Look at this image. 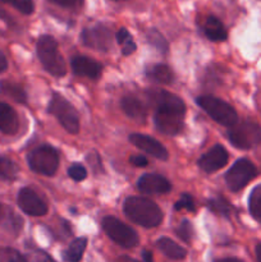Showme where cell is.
Masks as SVG:
<instances>
[{"mask_svg":"<svg viewBox=\"0 0 261 262\" xmlns=\"http://www.w3.org/2000/svg\"><path fill=\"white\" fill-rule=\"evenodd\" d=\"M0 262H27V260L13 248H0Z\"/></svg>","mask_w":261,"mask_h":262,"instance_id":"cell-28","label":"cell"},{"mask_svg":"<svg viewBox=\"0 0 261 262\" xmlns=\"http://www.w3.org/2000/svg\"><path fill=\"white\" fill-rule=\"evenodd\" d=\"M209 209L211 211H214L215 214L223 215V216H229L230 212H232V206L229 205V202L224 199V197H215V199L209 200V204H207Z\"/></svg>","mask_w":261,"mask_h":262,"instance_id":"cell-26","label":"cell"},{"mask_svg":"<svg viewBox=\"0 0 261 262\" xmlns=\"http://www.w3.org/2000/svg\"><path fill=\"white\" fill-rule=\"evenodd\" d=\"M72 69L77 76L87 77L91 79H97L101 76L102 67L101 64L97 63L94 59L89 58V56H74L72 59Z\"/></svg>","mask_w":261,"mask_h":262,"instance_id":"cell-15","label":"cell"},{"mask_svg":"<svg viewBox=\"0 0 261 262\" xmlns=\"http://www.w3.org/2000/svg\"><path fill=\"white\" fill-rule=\"evenodd\" d=\"M142 258L143 262H154V257H153V253L150 251H143L142 252Z\"/></svg>","mask_w":261,"mask_h":262,"instance_id":"cell-36","label":"cell"},{"mask_svg":"<svg viewBox=\"0 0 261 262\" xmlns=\"http://www.w3.org/2000/svg\"><path fill=\"white\" fill-rule=\"evenodd\" d=\"M147 40L148 42L151 43L153 46H155L160 53L165 54L168 51V42L164 38V36L161 35L160 32H158L156 30H151L150 32L147 33Z\"/></svg>","mask_w":261,"mask_h":262,"instance_id":"cell-27","label":"cell"},{"mask_svg":"<svg viewBox=\"0 0 261 262\" xmlns=\"http://www.w3.org/2000/svg\"><path fill=\"white\" fill-rule=\"evenodd\" d=\"M124 214L130 222L145 228H155L163 222V211L151 200L129 197L124 202Z\"/></svg>","mask_w":261,"mask_h":262,"instance_id":"cell-2","label":"cell"},{"mask_svg":"<svg viewBox=\"0 0 261 262\" xmlns=\"http://www.w3.org/2000/svg\"><path fill=\"white\" fill-rule=\"evenodd\" d=\"M256 257H257L258 262H261V245H258L256 247Z\"/></svg>","mask_w":261,"mask_h":262,"instance_id":"cell-39","label":"cell"},{"mask_svg":"<svg viewBox=\"0 0 261 262\" xmlns=\"http://www.w3.org/2000/svg\"><path fill=\"white\" fill-rule=\"evenodd\" d=\"M196 102L219 124L225 125V127H233L237 123V113L224 100L206 95V96L197 97Z\"/></svg>","mask_w":261,"mask_h":262,"instance_id":"cell-5","label":"cell"},{"mask_svg":"<svg viewBox=\"0 0 261 262\" xmlns=\"http://www.w3.org/2000/svg\"><path fill=\"white\" fill-rule=\"evenodd\" d=\"M50 2L60 5V7H72L76 3V0H50Z\"/></svg>","mask_w":261,"mask_h":262,"instance_id":"cell-34","label":"cell"},{"mask_svg":"<svg viewBox=\"0 0 261 262\" xmlns=\"http://www.w3.org/2000/svg\"><path fill=\"white\" fill-rule=\"evenodd\" d=\"M215 262H243V261L238 260V258H234V257H228V258H222V260H217Z\"/></svg>","mask_w":261,"mask_h":262,"instance_id":"cell-38","label":"cell"},{"mask_svg":"<svg viewBox=\"0 0 261 262\" xmlns=\"http://www.w3.org/2000/svg\"><path fill=\"white\" fill-rule=\"evenodd\" d=\"M36 50L46 72L55 77H63L67 73L66 61L59 51L58 43L54 37L49 35L41 36L36 45Z\"/></svg>","mask_w":261,"mask_h":262,"instance_id":"cell-3","label":"cell"},{"mask_svg":"<svg viewBox=\"0 0 261 262\" xmlns=\"http://www.w3.org/2000/svg\"><path fill=\"white\" fill-rule=\"evenodd\" d=\"M129 161L133 164L135 166H138V168H143V166H147L148 161L145 156L141 155H136V156H130Z\"/></svg>","mask_w":261,"mask_h":262,"instance_id":"cell-33","label":"cell"},{"mask_svg":"<svg viewBox=\"0 0 261 262\" xmlns=\"http://www.w3.org/2000/svg\"><path fill=\"white\" fill-rule=\"evenodd\" d=\"M146 74L151 81L160 84H170L174 78L171 69L165 64H155V66L150 67Z\"/></svg>","mask_w":261,"mask_h":262,"instance_id":"cell-20","label":"cell"},{"mask_svg":"<svg viewBox=\"0 0 261 262\" xmlns=\"http://www.w3.org/2000/svg\"><path fill=\"white\" fill-rule=\"evenodd\" d=\"M176 210H188V211H194V202L193 197L189 193H183L181 199L176 202L174 205Z\"/></svg>","mask_w":261,"mask_h":262,"instance_id":"cell-31","label":"cell"},{"mask_svg":"<svg viewBox=\"0 0 261 262\" xmlns=\"http://www.w3.org/2000/svg\"><path fill=\"white\" fill-rule=\"evenodd\" d=\"M117 262H140V261L135 260V258L132 257H128V256H122V257L118 258Z\"/></svg>","mask_w":261,"mask_h":262,"instance_id":"cell-37","label":"cell"},{"mask_svg":"<svg viewBox=\"0 0 261 262\" xmlns=\"http://www.w3.org/2000/svg\"><path fill=\"white\" fill-rule=\"evenodd\" d=\"M120 106L125 115L136 122H145L147 117V107L137 96H133V95L124 96L120 100Z\"/></svg>","mask_w":261,"mask_h":262,"instance_id":"cell-16","label":"cell"},{"mask_svg":"<svg viewBox=\"0 0 261 262\" xmlns=\"http://www.w3.org/2000/svg\"><path fill=\"white\" fill-rule=\"evenodd\" d=\"M87 247V239L84 237L77 238L63 252V258L67 262H79Z\"/></svg>","mask_w":261,"mask_h":262,"instance_id":"cell-21","label":"cell"},{"mask_svg":"<svg viewBox=\"0 0 261 262\" xmlns=\"http://www.w3.org/2000/svg\"><path fill=\"white\" fill-rule=\"evenodd\" d=\"M204 32L206 37L211 41H224L227 38L228 33L224 28L223 23L214 15H210L206 18L204 23Z\"/></svg>","mask_w":261,"mask_h":262,"instance_id":"cell-18","label":"cell"},{"mask_svg":"<svg viewBox=\"0 0 261 262\" xmlns=\"http://www.w3.org/2000/svg\"><path fill=\"white\" fill-rule=\"evenodd\" d=\"M18 206L31 216H42L48 212V205L31 188H22L17 197Z\"/></svg>","mask_w":261,"mask_h":262,"instance_id":"cell-11","label":"cell"},{"mask_svg":"<svg viewBox=\"0 0 261 262\" xmlns=\"http://www.w3.org/2000/svg\"><path fill=\"white\" fill-rule=\"evenodd\" d=\"M18 166L7 156L0 155V178L5 181H14L17 178Z\"/></svg>","mask_w":261,"mask_h":262,"instance_id":"cell-24","label":"cell"},{"mask_svg":"<svg viewBox=\"0 0 261 262\" xmlns=\"http://www.w3.org/2000/svg\"><path fill=\"white\" fill-rule=\"evenodd\" d=\"M0 215H2V206H0Z\"/></svg>","mask_w":261,"mask_h":262,"instance_id":"cell-40","label":"cell"},{"mask_svg":"<svg viewBox=\"0 0 261 262\" xmlns=\"http://www.w3.org/2000/svg\"><path fill=\"white\" fill-rule=\"evenodd\" d=\"M115 2H118V0H115Z\"/></svg>","mask_w":261,"mask_h":262,"instance_id":"cell-41","label":"cell"},{"mask_svg":"<svg viewBox=\"0 0 261 262\" xmlns=\"http://www.w3.org/2000/svg\"><path fill=\"white\" fill-rule=\"evenodd\" d=\"M228 163V152L223 146L216 145L202 155L199 160V166L206 173H214Z\"/></svg>","mask_w":261,"mask_h":262,"instance_id":"cell-14","label":"cell"},{"mask_svg":"<svg viewBox=\"0 0 261 262\" xmlns=\"http://www.w3.org/2000/svg\"><path fill=\"white\" fill-rule=\"evenodd\" d=\"M0 95H4V96L9 97L13 101L19 102V104H25L26 100H27V95L19 84L8 81L0 82Z\"/></svg>","mask_w":261,"mask_h":262,"instance_id":"cell-22","label":"cell"},{"mask_svg":"<svg viewBox=\"0 0 261 262\" xmlns=\"http://www.w3.org/2000/svg\"><path fill=\"white\" fill-rule=\"evenodd\" d=\"M177 235L181 238L182 241H184L186 243H189L191 241L192 234H193V229H192V225L188 220H183V222L179 224V227L177 228Z\"/></svg>","mask_w":261,"mask_h":262,"instance_id":"cell-30","label":"cell"},{"mask_svg":"<svg viewBox=\"0 0 261 262\" xmlns=\"http://www.w3.org/2000/svg\"><path fill=\"white\" fill-rule=\"evenodd\" d=\"M248 207H250V212L253 219L261 223V184L256 186L251 192Z\"/></svg>","mask_w":261,"mask_h":262,"instance_id":"cell-23","label":"cell"},{"mask_svg":"<svg viewBox=\"0 0 261 262\" xmlns=\"http://www.w3.org/2000/svg\"><path fill=\"white\" fill-rule=\"evenodd\" d=\"M146 95L151 106L155 107L154 122L156 128L164 135H178L183 128V118L186 114L183 100L160 89L148 90Z\"/></svg>","mask_w":261,"mask_h":262,"instance_id":"cell-1","label":"cell"},{"mask_svg":"<svg viewBox=\"0 0 261 262\" xmlns=\"http://www.w3.org/2000/svg\"><path fill=\"white\" fill-rule=\"evenodd\" d=\"M27 163L35 173L54 176L59 168L58 151L51 146H40L28 154Z\"/></svg>","mask_w":261,"mask_h":262,"instance_id":"cell-6","label":"cell"},{"mask_svg":"<svg viewBox=\"0 0 261 262\" xmlns=\"http://www.w3.org/2000/svg\"><path fill=\"white\" fill-rule=\"evenodd\" d=\"M81 38L82 42L87 48H91L100 51H107L112 48L113 43L112 31L102 25H97L94 26V27L83 30Z\"/></svg>","mask_w":261,"mask_h":262,"instance_id":"cell-10","label":"cell"},{"mask_svg":"<svg viewBox=\"0 0 261 262\" xmlns=\"http://www.w3.org/2000/svg\"><path fill=\"white\" fill-rule=\"evenodd\" d=\"M101 225L107 237L113 242L117 243V245L122 246V247L132 248L136 247L138 245V242H140V238H138L137 233L132 228L128 227L127 224L118 220L117 217H104L101 222Z\"/></svg>","mask_w":261,"mask_h":262,"instance_id":"cell-8","label":"cell"},{"mask_svg":"<svg viewBox=\"0 0 261 262\" xmlns=\"http://www.w3.org/2000/svg\"><path fill=\"white\" fill-rule=\"evenodd\" d=\"M256 166L247 159H240L233 164L232 168L225 174V182L230 191L238 192L245 188L256 177Z\"/></svg>","mask_w":261,"mask_h":262,"instance_id":"cell-9","label":"cell"},{"mask_svg":"<svg viewBox=\"0 0 261 262\" xmlns=\"http://www.w3.org/2000/svg\"><path fill=\"white\" fill-rule=\"evenodd\" d=\"M0 2L12 5V7H14L22 14H31L33 12L32 0H0Z\"/></svg>","mask_w":261,"mask_h":262,"instance_id":"cell-29","label":"cell"},{"mask_svg":"<svg viewBox=\"0 0 261 262\" xmlns=\"http://www.w3.org/2000/svg\"><path fill=\"white\" fill-rule=\"evenodd\" d=\"M19 120L15 110L7 102L0 101V132L13 136L18 132Z\"/></svg>","mask_w":261,"mask_h":262,"instance_id":"cell-17","label":"cell"},{"mask_svg":"<svg viewBox=\"0 0 261 262\" xmlns=\"http://www.w3.org/2000/svg\"><path fill=\"white\" fill-rule=\"evenodd\" d=\"M117 41L120 46H122V53L123 55L128 56L130 54L135 53L136 50V43L133 41L132 36L128 32L125 28H120L117 33Z\"/></svg>","mask_w":261,"mask_h":262,"instance_id":"cell-25","label":"cell"},{"mask_svg":"<svg viewBox=\"0 0 261 262\" xmlns=\"http://www.w3.org/2000/svg\"><path fill=\"white\" fill-rule=\"evenodd\" d=\"M7 68H8V60L7 58H5L4 53L0 50V73H3Z\"/></svg>","mask_w":261,"mask_h":262,"instance_id":"cell-35","label":"cell"},{"mask_svg":"<svg viewBox=\"0 0 261 262\" xmlns=\"http://www.w3.org/2000/svg\"><path fill=\"white\" fill-rule=\"evenodd\" d=\"M129 141L132 142V145H135L136 147L140 148V150L145 151V152L150 154L154 158L159 159V160H166L168 159V151L166 148L161 145L159 141H156L155 138L150 137V136L140 135V133H133L129 136Z\"/></svg>","mask_w":261,"mask_h":262,"instance_id":"cell-13","label":"cell"},{"mask_svg":"<svg viewBox=\"0 0 261 262\" xmlns=\"http://www.w3.org/2000/svg\"><path fill=\"white\" fill-rule=\"evenodd\" d=\"M228 138L230 143L237 148L248 150L261 142V129L256 123L248 122V120L235 123L228 130Z\"/></svg>","mask_w":261,"mask_h":262,"instance_id":"cell-7","label":"cell"},{"mask_svg":"<svg viewBox=\"0 0 261 262\" xmlns=\"http://www.w3.org/2000/svg\"><path fill=\"white\" fill-rule=\"evenodd\" d=\"M49 113L56 118L67 132L76 135L79 132V117L73 105L61 95L53 94L48 107Z\"/></svg>","mask_w":261,"mask_h":262,"instance_id":"cell-4","label":"cell"},{"mask_svg":"<svg viewBox=\"0 0 261 262\" xmlns=\"http://www.w3.org/2000/svg\"><path fill=\"white\" fill-rule=\"evenodd\" d=\"M68 176L71 177L73 181L81 182L87 177V170L84 169V166L81 165V164H73L72 166H69Z\"/></svg>","mask_w":261,"mask_h":262,"instance_id":"cell-32","label":"cell"},{"mask_svg":"<svg viewBox=\"0 0 261 262\" xmlns=\"http://www.w3.org/2000/svg\"><path fill=\"white\" fill-rule=\"evenodd\" d=\"M159 250L164 253L165 256H168L171 260H182V258L186 257L187 251L183 247L176 243L174 241H171L170 238L163 237L158 241L156 243Z\"/></svg>","mask_w":261,"mask_h":262,"instance_id":"cell-19","label":"cell"},{"mask_svg":"<svg viewBox=\"0 0 261 262\" xmlns=\"http://www.w3.org/2000/svg\"><path fill=\"white\" fill-rule=\"evenodd\" d=\"M138 189L147 194H164L171 189L170 182L160 174H143L137 183Z\"/></svg>","mask_w":261,"mask_h":262,"instance_id":"cell-12","label":"cell"}]
</instances>
